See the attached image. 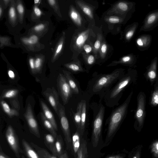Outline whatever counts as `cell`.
<instances>
[{
    "instance_id": "obj_1",
    "label": "cell",
    "mask_w": 158,
    "mask_h": 158,
    "mask_svg": "<svg viewBox=\"0 0 158 158\" xmlns=\"http://www.w3.org/2000/svg\"><path fill=\"white\" fill-rule=\"evenodd\" d=\"M129 98V97L123 104L117 108L111 115L106 135L108 138L114 134L122 121L127 110Z\"/></svg>"
},
{
    "instance_id": "obj_2",
    "label": "cell",
    "mask_w": 158,
    "mask_h": 158,
    "mask_svg": "<svg viewBox=\"0 0 158 158\" xmlns=\"http://www.w3.org/2000/svg\"><path fill=\"white\" fill-rule=\"evenodd\" d=\"M60 122V127L64 137L67 149H70L72 146L71 137L69 121L66 116L64 107L60 103L57 114Z\"/></svg>"
},
{
    "instance_id": "obj_3",
    "label": "cell",
    "mask_w": 158,
    "mask_h": 158,
    "mask_svg": "<svg viewBox=\"0 0 158 158\" xmlns=\"http://www.w3.org/2000/svg\"><path fill=\"white\" fill-rule=\"evenodd\" d=\"M104 114V108L101 107L94 121L92 141L93 146L96 147L98 143L102 131Z\"/></svg>"
},
{
    "instance_id": "obj_4",
    "label": "cell",
    "mask_w": 158,
    "mask_h": 158,
    "mask_svg": "<svg viewBox=\"0 0 158 158\" xmlns=\"http://www.w3.org/2000/svg\"><path fill=\"white\" fill-rule=\"evenodd\" d=\"M57 87L64 105L68 103L73 93L64 76L60 74L57 80Z\"/></svg>"
},
{
    "instance_id": "obj_5",
    "label": "cell",
    "mask_w": 158,
    "mask_h": 158,
    "mask_svg": "<svg viewBox=\"0 0 158 158\" xmlns=\"http://www.w3.org/2000/svg\"><path fill=\"white\" fill-rule=\"evenodd\" d=\"M7 141L16 156L19 158L20 154L24 153L20 147L19 138L13 128L9 125L6 132Z\"/></svg>"
},
{
    "instance_id": "obj_6",
    "label": "cell",
    "mask_w": 158,
    "mask_h": 158,
    "mask_svg": "<svg viewBox=\"0 0 158 158\" xmlns=\"http://www.w3.org/2000/svg\"><path fill=\"white\" fill-rule=\"evenodd\" d=\"M24 116L31 132L38 138L40 134L37 122L34 116L31 106L29 103L27 106Z\"/></svg>"
},
{
    "instance_id": "obj_7",
    "label": "cell",
    "mask_w": 158,
    "mask_h": 158,
    "mask_svg": "<svg viewBox=\"0 0 158 158\" xmlns=\"http://www.w3.org/2000/svg\"><path fill=\"white\" fill-rule=\"evenodd\" d=\"M119 73L116 71L111 73L105 74L101 77L94 84L93 90L96 92L110 84L119 77Z\"/></svg>"
},
{
    "instance_id": "obj_8",
    "label": "cell",
    "mask_w": 158,
    "mask_h": 158,
    "mask_svg": "<svg viewBox=\"0 0 158 158\" xmlns=\"http://www.w3.org/2000/svg\"><path fill=\"white\" fill-rule=\"evenodd\" d=\"M158 25V10L149 13L146 17L140 31H148L152 30Z\"/></svg>"
},
{
    "instance_id": "obj_9",
    "label": "cell",
    "mask_w": 158,
    "mask_h": 158,
    "mask_svg": "<svg viewBox=\"0 0 158 158\" xmlns=\"http://www.w3.org/2000/svg\"><path fill=\"white\" fill-rule=\"evenodd\" d=\"M49 103L57 114L58 108L60 103L59 94L54 87L47 88L43 93Z\"/></svg>"
},
{
    "instance_id": "obj_10",
    "label": "cell",
    "mask_w": 158,
    "mask_h": 158,
    "mask_svg": "<svg viewBox=\"0 0 158 158\" xmlns=\"http://www.w3.org/2000/svg\"><path fill=\"white\" fill-rule=\"evenodd\" d=\"M135 115L139 126H141L143 124L145 115V99L142 94H140L138 98L137 107Z\"/></svg>"
},
{
    "instance_id": "obj_11",
    "label": "cell",
    "mask_w": 158,
    "mask_h": 158,
    "mask_svg": "<svg viewBox=\"0 0 158 158\" xmlns=\"http://www.w3.org/2000/svg\"><path fill=\"white\" fill-rule=\"evenodd\" d=\"M40 106L42 112L46 118L52 124L56 131L58 130V127L55 117L46 104L43 100H40Z\"/></svg>"
},
{
    "instance_id": "obj_12",
    "label": "cell",
    "mask_w": 158,
    "mask_h": 158,
    "mask_svg": "<svg viewBox=\"0 0 158 158\" xmlns=\"http://www.w3.org/2000/svg\"><path fill=\"white\" fill-rule=\"evenodd\" d=\"M152 36L148 34H144L139 36L136 39L135 43L137 47L140 49H146L151 45Z\"/></svg>"
},
{
    "instance_id": "obj_13",
    "label": "cell",
    "mask_w": 158,
    "mask_h": 158,
    "mask_svg": "<svg viewBox=\"0 0 158 158\" xmlns=\"http://www.w3.org/2000/svg\"><path fill=\"white\" fill-rule=\"evenodd\" d=\"M131 77H127L121 80L116 85L111 92L110 98H113L116 97L129 83Z\"/></svg>"
},
{
    "instance_id": "obj_14",
    "label": "cell",
    "mask_w": 158,
    "mask_h": 158,
    "mask_svg": "<svg viewBox=\"0 0 158 158\" xmlns=\"http://www.w3.org/2000/svg\"><path fill=\"white\" fill-rule=\"evenodd\" d=\"M22 144L23 152L28 158H41L37 152L25 140H22Z\"/></svg>"
},
{
    "instance_id": "obj_15",
    "label": "cell",
    "mask_w": 158,
    "mask_h": 158,
    "mask_svg": "<svg viewBox=\"0 0 158 158\" xmlns=\"http://www.w3.org/2000/svg\"><path fill=\"white\" fill-rule=\"evenodd\" d=\"M82 136L77 130L73 134L72 137V146L74 155L76 156L80 148Z\"/></svg>"
},
{
    "instance_id": "obj_16",
    "label": "cell",
    "mask_w": 158,
    "mask_h": 158,
    "mask_svg": "<svg viewBox=\"0 0 158 158\" xmlns=\"http://www.w3.org/2000/svg\"><path fill=\"white\" fill-rule=\"evenodd\" d=\"M64 142L62 138L60 135H57L54 149L53 155L58 158L63 153Z\"/></svg>"
},
{
    "instance_id": "obj_17",
    "label": "cell",
    "mask_w": 158,
    "mask_h": 158,
    "mask_svg": "<svg viewBox=\"0 0 158 158\" xmlns=\"http://www.w3.org/2000/svg\"><path fill=\"white\" fill-rule=\"evenodd\" d=\"M157 57H155L152 61L147 72V76L149 79L153 81L156 77Z\"/></svg>"
},
{
    "instance_id": "obj_18",
    "label": "cell",
    "mask_w": 158,
    "mask_h": 158,
    "mask_svg": "<svg viewBox=\"0 0 158 158\" xmlns=\"http://www.w3.org/2000/svg\"><path fill=\"white\" fill-rule=\"evenodd\" d=\"M63 73L73 93L76 94H79V89L77 85L70 73L66 71H63Z\"/></svg>"
},
{
    "instance_id": "obj_19",
    "label": "cell",
    "mask_w": 158,
    "mask_h": 158,
    "mask_svg": "<svg viewBox=\"0 0 158 158\" xmlns=\"http://www.w3.org/2000/svg\"><path fill=\"white\" fill-rule=\"evenodd\" d=\"M40 116L42 123L45 127L56 138L57 135L51 123L46 118L42 112H40Z\"/></svg>"
},
{
    "instance_id": "obj_20",
    "label": "cell",
    "mask_w": 158,
    "mask_h": 158,
    "mask_svg": "<svg viewBox=\"0 0 158 158\" xmlns=\"http://www.w3.org/2000/svg\"><path fill=\"white\" fill-rule=\"evenodd\" d=\"M0 104L3 110L10 117L19 116V114L18 110L13 108H11L9 105L5 101L1 100Z\"/></svg>"
},
{
    "instance_id": "obj_21",
    "label": "cell",
    "mask_w": 158,
    "mask_h": 158,
    "mask_svg": "<svg viewBox=\"0 0 158 158\" xmlns=\"http://www.w3.org/2000/svg\"><path fill=\"white\" fill-rule=\"evenodd\" d=\"M30 144L31 146L34 148L41 158H57L54 155H51L46 149L39 147L32 143H31Z\"/></svg>"
},
{
    "instance_id": "obj_22",
    "label": "cell",
    "mask_w": 158,
    "mask_h": 158,
    "mask_svg": "<svg viewBox=\"0 0 158 158\" xmlns=\"http://www.w3.org/2000/svg\"><path fill=\"white\" fill-rule=\"evenodd\" d=\"M83 101H82L77 105V112L74 115V121L77 128V130L79 132L81 122L82 108Z\"/></svg>"
},
{
    "instance_id": "obj_23",
    "label": "cell",
    "mask_w": 158,
    "mask_h": 158,
    "mask_svg": "<svg viewBox=\"0 0 158 158\" xmlns=\"http://www.w3.org/2000/svg\"><path fill=\"white\" fill-rule=\"evenodd\" d=\"M44 143L47 147L53 154L56 138L51 134H46L44 136Z\"/></svg>"
},
{
    "instance_id": "obj_24",
    "label": "cell",
    "mask_w": 158,
    "mask_h": 158,
    "mask_svg": "<svg viewBox=\"0 0 158 158\" xmlns=\"http://www.w3.org/2000/svg\"><path fill=\"white\" fill-rule=\"evenodd\" d=\"M81 122L79 132L82 136L85 131L86 115V106L85 101H82Z\"/></svg>"
},
{
    "instance_id": "obj_25",
    "label": "cell",
    "mask_w": 158,
    "mask_h": 158,
    "mask_svg": "<svg viewBox=\"0 0 158 158\" xmlns=\"http://www.w3.org/2000/svg\"><path fill=\"white\" fill-rule=\"evenodd\" d=\"M88 154L87 142L82 138L80 148L75 158H87Z\"/></svg>"
},
{
    "instance_id": "obj_26",
    "label": "cell",
    "mask_w": 158,
    "mask_h": 158,
    "mask_svg": "<svg viewBox=\"0 0 158 158\" xmlns=\"http://www.w3.org/2000/svg\"><path fill=\"white\" fill-rule=\"evenodd\" d=\"M88 35V32L85 31L79 34L76 41V46L79 48L82 46L87 39Z\"/></svg>"
},
{
    "instance_id": "obj_27",
    "label": "cell",
    "mask_w": 158,
    "mask_h": 158,
    "mask_svg": "<svg viewBox=\"0 0 158 158\" xmlns=\"http://www.w3.org/2000/svg\"><path fill=\"white\" fill-rule=\"evenodd\" d=\"M19 90L16 89H11L5 91L1 96V99L10 98L15 97L18 94Z\"/></svg>"
},
{
    "instance_id": "obj_28",
    "label": "cell",
    "mask_w": 158,
    "mask_h": 158,
    "mask_svg": "<svg viewBox=\"0 0 158 158\" xmlns=\"http://www.w3.org/2000/svg\"><path fill=\"white\" fill-rule=\"evenodd\" d=\"M138 22L134 23L127 31L125 38L127 40H129L133 37L139 25Z\"/></svg>"
},
{
    "instance_id": "obj_29",
    "label": "cell",
    "mask_w": 158,
    "mask_h": 158,
    "mask_svg": "<svg viewBox=\"0 0 158 158\" xmlns=\"http://www.w3.org/2000/svg\"><path fill=\"white\" fill-rule=\"evenodd\" d=\"M70 16L73 21L77 25H80L81 23V17L78 13L74 9L70 12Z\"/></svg>"
},
{
    "instance_id": "obj_30",
    "label": "cell",
    "mask_w": 158,
    "mask_h": 158,
    "mask_svg": "<svg viewBox=\"0 0 158 158\" xmlns=\"http://www.w3.org/2000/svg\"><path fill=\"white\" fill-rule=\"evenodd\" d=\"M83 12L87 15L90 18H93V15L92 11L90 8L88 6L82 4H79Z\"/></svg>"
},
{
    "instance_id": "obj_31",
    "label": "cell",
    "mask_w": 158,
    "mask_h": 158,
    "mask_svg": "<svg viewBox=\"0 0 158 158\" xmlns=\"http://www.w3.org/2000/svg\"><path fill=\"white\" fill-rule=\"evenodd\" d=\"M151 103L153 106L158 105V89L155 90L152 93Z\"/></svg>"
},
{
    "instance_id": "obj_32",
    "label": "cell",
    "mask_w": 158,
    "mask_h": 158,
    "mask_svg": "<svg viewBox=\"0 0 158 158\" xmlns=\"http://www.w3.org/2000/svg\"><path fill=\"white\" fill-rule=\"evenodd\" d=\"M151 151L155 158H158V140L155 141L152 144Z\"/></svg>"
},
{
    "instance_id": "obj_33",
    "label": "cell",
    "mask_w": 158,
    "mask_h": 158,
    "mask_svg": "<svg viewBox=\"0 0 158 158\" xmlns=\"http://www.w3.org/2000/svg\"><path fill=\"white\" fill-rule=\"evenodd\" d=\"M38 40V37L36 35H32L28 39L24 38L23 40V41L26 44H33L36 43Z\"/></svg>"
},
{
    "instance_id": "obj_34",
    "label": "cell",
    "mask_w": 158,
    "mask_h": 158,
    "mask_svg": "<svg viewBox=\"0 0 158 158\" xmlns=\"http://www.w3.org/2000/svg\"><path fill=\"white\" fill-rule=\"evenodd\" d=\"M66 67L74 72H81L83 70L81 66L76 64H70L67 65Z\"/></svg>"
},
{
    "instance_id": "obj_35",
    "label": "cell",
    "mask_w": 158,
    "mask_h": 158,
    "mask_svg": "<svg viewBox=\"0 0 158 158\" xmlns=\"http://www.w3.org/2000/svg\"><path fill=\"white\" fill-rule=\"evenodd\" d=\"M135 58L132 55L127 56L123 57L121 59V63L131 64L133 62Z\"/></svg>"
},
{
    "instance_id": "obj_36",
    "label": "cell",
    "mask_w": 158,
    "mask_h": 158,
    "mask_svg": "<svg viewBox=\"0 0 158 158\" xmlns=\"http://www.w3.org/2000/svg\"><path fill=\"white\" fill-rule=\"evenodd\" d=\"M118 9L123 12H126L128 10L129 7L128 4L127 2H121L118 5Z\"/></svg>"
},
{
    "instance_id": "obj_37",
    "label": "cell",
    "mask_w": 158,
    "mask_h": 158,
    "mask_svg": "<svg viewBox=\"0 0 158 158\" xmlns=\"http://www.w3.org/2000/svg\"><path fill=\"white\" fill-rule=\"evenodd\" d=\"M41 65V60L40 58H37L35 61V72H39L40 70Z\"/></svg>"
},
{
    "instance_id": "obj_38",
    "label": "cell",
    "mask_w": 158,
    "mask_h": 158,
    "mask_svg": "<svg viewBox=\"0 0 158 158\" xmlns=\"http://www.w3.org/2000/svg\"><path fill=\"white\" fill-rule=\"evenodd\" d=\"M9 15L10 18L12 19H14L16 16L15 9L13 7L10 8L9 10Z\"/></svg>"
},
{
    "instance_id": "obj_39",
    "label": "cell",
    "mask_w": 158,
    "mask_h": 158,
    "mask_svg": "<svg viewBox=\"0 0 158 158\" xmlns=\"http://www.w3.org/2000/svg\"><path fill=\"white\" fill-rule=\"evenodd\" d=\"M10 103L12 106L13 108L19 110V106L18 101L13 100L11 101Z\"/></svg>"
},
{
    "instance_id": "obj_40",
    "label": "cell",
    "mask_w": 158,
    "mask_h": 158,
    "mask_svg": "<svg viewBox=\"0 0 158 158\" xmlns=\"http://www.w3.org/2000/svg\"><path fill=\"white\" fill-rule=\"evenodd\" d=\"M29 64L30 67L33 73H35V61L33 58H30L29 60Z\"/></svg>"
},
{
    "instance_id": "obj_41",
    "label": "cell",
    "mask_w": 158,
    "mask_h": 158,
    "mask_svg": "<svg viewBox=\"0 0 158 158\" xmlns=\"http://www.w3.org/2000/svg\"><path fill=\"white\" fill-rule=\"evenodd\" d=\"M108 21L110 23H117L119 22L120 19L118 17H112L109 18Z\"/></svg>"
},
{
    "instance_id": "obj_42",
    "label": "cell",
    "mask_w": 158,
    "mask_h": 158,
    "mask_svg": "<svg viewBox=\"0 0 158 158\" xmlns=\"http://www.w3.org/2000/svg\"><path fill=\"white\" fill-rule=\"evenodd\" d=\"M17 9L19 14H23L24 11V8L22 4H19L17 6Z\"/></svg>"
},
{
    "instance_id": "obj_43",
    "label": "cell",
    "mask_w": 158,
    "mask_h": 158,
    "mask_svg": "<svg viewBox=\"0 0 158 158\" xmlns=\"http://www.w3.org/2000/svg\"><path fill=\"white\" fill-rule=\"evenodd\" d=\"M44 27V25L42 24H41L35 27L34 29L35 31H39L43 30Z\"/></svg>"
},
{
    "instance_id": "obj_44",
    "label": "cell",
    "mask_w": 158,
    "mask_h": 158,
    "mask_svg": "<svg viewBox=\"0 0 158 158\" xmlns=\"http://www.w3.org/2000/svg\"><path fill=\"white\" fill-rule=\"evenodd\" d=\"M94 60V58L93 56L92 55H90L87 59V63L89 64H92Z\"/></svg>"
},
{
    "instance_id": "obj_45",
    "label": "cell",
    "mask_w": 158,
    "mask_h": 158,
    "mask_svg": "<svg viewBox=\"0 0 158 158\" xmlns=\"http://www.w3.org/2000/svg\"><path fill=\"white\" fill-rule=\"evenodd\" d=\"M0 158H11L4 152L1 146L0 147Z\"/></svg>"
},
{
    "instance_id": "obj_46",
    "label": "cell",
    "mask_w": 158,
    "mask_h": 158,
    "mask_svg": "<svg viewBox=\"0 0 158 158\" xmlns=\"http://www.w3.org/2000/svg\"><path fill=\"white\" fill-rule=\"evenodd\" d=\"M8 75L9 77L11 79H14L15 77V74L14 72L11 70H9L8 71Z\"/></svg>"
},
{
    "instance_id": "obj_47",
    "label": "cell",
    "mask_w": 158,
    "mask_h": 158,
    "mask_svg": "<svg viewBox=\"0 0 158 158\" xmlns=\"http://www.w3.org/2000/svg\"><path fill=\"white\" fill-rule=\"evenodd\" d=\"M34 12L35 14L38 16H40L42 12L40 9L37 7H35L34 9Z\"/></svg>"
},
{
    "instance_id": "obj_48",
    "label": "cell",
    "mask_w": 158,
    "mask_h": 158,
    "mask_svg": "<svg viewBox=\"0 0 158 158\" xmlns=\"http://www.w3.org/2000/svg\"><path fill=\"white\" fill-rule=\"evenodd\" d=\"M107 49V45L105 44H103L101 48V52L102 54L103 55L105 54L106 52Z\"/></svg>"
},
{
    "instance_id": "obj_49",
    "label": "cell",
    "mask_w": 158,
    "mask_h": 158,
    "mask_svg": "<svg viewBox=\"0 0 158 158\" xmlns=\"http://www.w3.org/2000/svg\"><path fill=\"white\" fill-rule=\"evenodd\" d=\"M83 48L87 53L90 52L92 50L91 47L88 44L85 45L83 46Z\"/></svg>"
},
{
    "instance_id": "obj_50",
    "label": "cell",
    "mask_w": 158,
    "mask_h": 158,
    "mask_svg": "<svg viewBox=\"0 0 158 158\" xmlns=\"http://www.w3.org/2000/svg\"><path fill=\"white\" fill-rule=\"evenodd\" d=\"M63 46V43H61L58 46L57 48L56 49V53L55 55V56H56L58 54L61 50V49L62 48Z\"/></svg>"
},
{
    "instance_id": "obj_51",
    "label": "cell",
    "mask_w": 158,
    "mask_h": 158,
    "mask_svg": "<svg viewBox=\"0 0 158 158\" xmlns=\"http://www.w3.org/2000/svg\"><path fill=\"white\" fill-rule=\"evenodd\" d=\"M101 42L99 40H97L95 42L94 44V48L96 50H98L100 48Z\"/></svg>"
},
{
    "instance_id": "obj_52",
    "label": "cell",
    "mask_w": 158,
    "mask_h": 158,
    "mask_svg": "<svg viewBox=\"0 0 158 158\" xmlns=\"http://www.w3.org/2000/svg\"><path fill=\"white\" fill-rule=\"evenodd\" d=\"M106 158H123V157L120 155H115L109 156Z\"/></svg>"
},
{
    "instance_id": "obj_53",
    "label": "cell",
    "mask_w": 158,
    "mask_h": 158,
    "mask_svg": "<svg viewBox=\"0 0 158 158\" xmlns=\"http://www.w3.org/2000/svg\"><path fill=\"white\" fill-rule=\"evenodd\" d=\"M59 158H69L67 152L65 150H64L63 153Z\"/></svg>"
},
{
    "instance_id": "obj_54",
    "label": "cell",
    "mask_w": 158,
    "mask_h": 158,
    "mask_svg": "<svg viewBox=\"0 0 158 158\" xmlns=\"http://www.w3.org/2000/svg\"><path fill=\"white\" fill-rule=\"evenodd\" d=\"M140 155L139 152L138 151L135 154L133 158H140Z\"/></svg>"
},
{
    "instance_id": "obj_55",
    "label": "cell",
    "mask_w": 158,
    "mask_h": 158,
    "mask_svg": "<svg viewBox=\"0 0 158 158\" xmlns=\"http://www.w3.org/2000/svg\"><path fill=\"white\" fill-rule=\"evenodd\" d=\"M48 2L49 4L51 5H53L55 3V1L54 0H48Z\"/></svg>"
},
{
    "instance_id": "obj_56",
    "label": "cell",
    "mask_w": 158,
    "mask_h": 158,
    "mask_svg": "<svg viewBox=\"0 0 158 158\" xmlns=\"http://www.w3.org/2000/svg\"><path fill=\"white\" fill-rule=\"evenodd\" d=\"M40 1L39 0H35L34 1V3L35 4L38 3Z\"/></svg>"
},
{
    "instance_id": "obj_57",
    "label": "cell",
    "mask_w": 158,
    "mask_h": 158,
    "mask_svg": "<svg viewBox=\"0 0 158 158\" xmlns=\"http://www.w3.org/2000/svg\"><path fill=\"white\" fill-rule=\"evenodd\" d=\"M2 9L1 7L0 8V16H1V15H2Z\"/></svg>"
},
{
    "instance_id": "obj_58",
    "label": "cell",
    "mask_w": 158,
    "mask_h": 158,
    "mask_svg": "<svg viewBox=\"0 0 158 158\" xmlns=\"http://www.w3.org/2000/svg\"><path fill=\"white\" fill-rule=\"evenodd\" d=\"M21 158H25L23 156H22L21 157Z\"/></svg>"
}]
</instances>
